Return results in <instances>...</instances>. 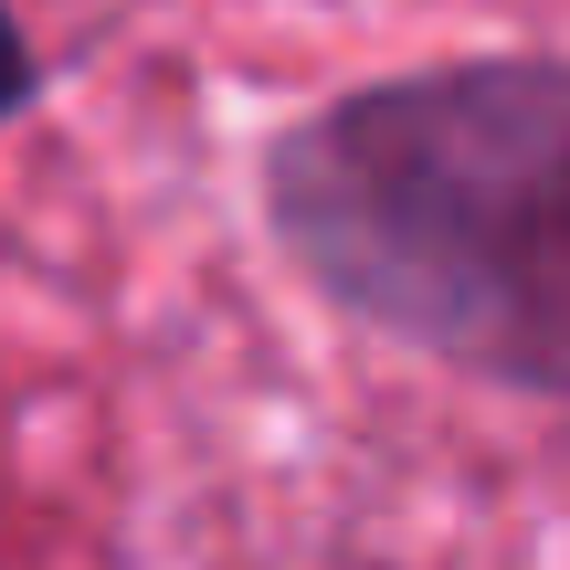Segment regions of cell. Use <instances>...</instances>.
Wrapping results in <instances>:
<instances>
[{"mask_svg":"<svg viewBox=\"0 0 570 570\" xmlns=\"http://www.w3.org/2000/svg\"><path fill=\"white\" fill-rule=\"evenodd\" d=\"M275 233L348 317L570 402V63H433L338 96L265 169Z\"/></svg>","mask_w":570,"mask_h":570,"instance_id":"6da1fadb","label":"cell"},{"mask_svg":"<svg viewBox=\"0 0 570 570\" xmlns=\"http://www.w3.org/2000/svg\"><path fill=\"white\" fill-rule=\"evenodd\" d=\"M21 85H32V53H21L11 11H0V106H21Z\"/></svg>","mask_w":570,"mask_h":570,"instance_id":"7a4b0ae2","label":"cell"}]
</instances>
